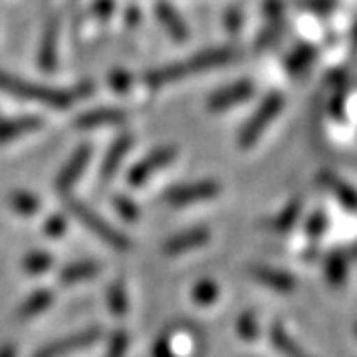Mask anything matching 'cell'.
Returning <instances> with one entry per match:
<instances>
[{"instance_id": "1", "label": "cell", "mask_w": 357, "mask_h": 357, "mask_svg": "<svg viewBox=\"0 0 357 357\" xmlns=\"http://www.w3.org/2000/svg\"><path fill=\"white\" fill-rule=\"evenodd\" d=\"M0 89L10 93L13 98L26 100V102H36L42 105H50L54 109H66L76 102L72 91L58 88H48L40 84H30L22 77L0 72Z\"/></svg>"}, {"instance_id": "2", "label": "cell", "mask_w": 357, "mask_h": 357, "mask_svg": "<svg viewBox=\"0 0 357 357\" xmlns=\"http://www.w3.org/2000/svg\"><path fill=\"white\" fill-rule=\"evenodd\" d=\"M66 208H68V213H70L72 217L77 218L91 234H96V236H98L102 243L107 244V246H112L115 250H121V252L131 248V241H129L128 236H126L123 232H119L117 229H114L109 222H105V220H103L98 213H93L86 203L76 201V199H68V201H66Z\"/></svg>"}, {"instance_id": "3", "label": "cell", "mask_w": 357, "mask_h": 357, "mask_svg": "<svg viewBox=\"0 0 357 357\" xmlns=\"http://www.w3.org/2000/svg\"><path fill=\"white\" fill-rule=\"evenodd\" d=\"M282 109H284V96L278 93V91L268 93L266 98L260 102V105H258V109L252 114V117L244 123L243 131L238 135V147L241 149L255 147L256 141L262 137V133L280 115Z\"/></svg>"}, {"instance_id": "4", "label": "cell", "mask_w": 357, "mask_h": 357, "mask_svg": "<svg viewBox=\"0 0 357 357\" xmlns=\"http://www.w3.org/2000/svg\"><path fill=\"white\" fill-rule=\"evenodd\" d=\"M220 192V185L213 178H204V181H195V183H185V185H177L171 187L169 191L163 195V201L169 206H187L192 203H203V201H211L218 197Z\"/></svg>"}, {"instance_id": "5", "label": "cell", "mask_w": 357, "mask_h": 357, "mask_svg": "<svg viewBox=\"0 0 357 357\" xmlns=\"http://www.w3.org/2000/svg\"><path fill=\"white\" fill-rule=\"evenodd\" d=\"M178 149L175 145H165V147H159L151 153L147 155L145 159H141L137 165H133L129 169L128 173V183L131 187H141L145 185L149 178L153 177L157 171L169 167L175 159H177Z\"/></svg>"}, {"instance_id": "6", "label": "cell", "mask_w": 357, "mask_h": 357, "mask_svg": "<svg viewBox=\"0 0 357 357\" xmlns=\"http://www.w3.org/2000/svg\"><path fill=\"white\" fill-rule=\"evenodd\" d=\"M100 340H102V330L100 328H88V330H82V332L72 333L68 337H60L52 344L44 345L42 349L34 354V357H68L86 349Z\"/></svg>"}, {"instance_id": "7", "label": "cell", "mask_w": 357, "mask_h": 357, "mask_svg": "<svg viewBox=\"0 0 357 357\" xmlns=\"http://www.w3.org/2000/svg\"><path fill=\"white\" fill-rule=\"evenodd\" d=\"M255 84H252L250 79H238V82L230 84L227 88L217 89V91L208 98L206 107H208V112H213V114H220V112H227V109L234 107V105H241V103L248 102V100L255 96Z\"/></svg>"}, {"instance_id": "8", "label": "cell", "mask_w": 357, "mask_h": 357, "mask_svg": "<svg viewBox=\"0 0 357 357\" xmlns=\"http://www.w3.org/2000/svg\"><path fill=\"white\" fill-rule=\"evenodd\" d=\"M60 30H62V20L58 14H54L48 24L44 28V34L40 40L38 50V66L42 72L52 74L58 68V44H60Z\"/></svg>"}, {"instance_id": "9", "label": "cell", "mask_w": 357, "mask_h": 357, "mask_svg": "<svg viewBox=\"0 0 357 357\" xmlns=\"http://www.w3.org/2000/svg\"><path fill=\"white\" fill-rule=\"evenodd\" d=\"M91 153H93V149L88 143L77 147L74 155L70 157V161L60 169V173L56 177V189H58V192H62V195L70 192V189L76 185L77 181L82 178V175H84V171L88 169Z\"/></svg>"}, {"instance_id": "10", "label": "cell", "mask_w": 357, "mask_h": 357, "mask_svg": "<svg viewBox=\"0 0 357 357\" xmlns=\"http://www.w3.org/2000/svg\"><path fill=\"white\" fill-rule=\"evenodd\" d=\"M211 241V230L204 227H195V229L183 230L175 236H171L165 244H163V255L165 256H181L189 250L201 248Z\"/></svg>"}, {"instance_id": "11", "label": "cell", "mask_w": 357, "mask_h": 357, "mask_svg": "<svg viewBox=\"0 0 357 357\" xmlns=\"http://www.w3.org/2000/svg\"><path fill=\"white\" fill-rule=\"evenodd\" d=\"M126 119H128V114L119 107H98V109L77 115L74 119V128L88 131V129L105 128V126H119Z\"/></svg>"}, {"instance_id": "12", "label": "cell", "mask_w": 357, "mask_h": 357, "mask_svg": "<svg viewBox=\"0 0 357 357\" xmlns=\"http://www.w3.org/2000/svg\"><path fill=\"white\" fill-rule=\"evenodd\" d=\"M131 147H133V137H131L129 133L117 137V139L112 143V147L107 149V153H105V157H103L102 161V167H100V181H102L103 185L109 183V181L115 177V173L119 171V167H121L123 159H126L129 151H131Z\"/></svg>"}, {"instance_id": "13", "label": "cell", "mask_w": 357, "mask_h": 357, "mask_svg": "<svg viewBox=\"0 0 357 357\" xmlns=\"http://www.w3.org/2000/svg\"><path fill=\"white\" fill-rule=\"evenodd\" d=\"M42 128H44V119L38 115H24V117H13V119L0 117V145L20 139Z\"/></svg>"}, {"instance_id": "14", "label": "cell", "mask_w": 357, "mask_h": 357, "mask_svg": "<svg viewBox=\"0 0 357 357\" xmlns=\"http://www.w3.org/2000/svg\"><path fill=\"white\" fill-rule=\"evenodd\" d=\"M234 50L232 48H213V50H203L195 54L189 58L185 66L189 74H199V72H206V70H215V68H222V66L230 64L234 60Z\"/></svg>"}, {"instance_id": "15", "label": "cell", "mask_w": 357, "mask_h": 357, "mask_svg": "<svg viewBox=\"0 0 357 357\" xmlns=\"http://www.w3.org/2000/svg\"><path fill=\"white\" fill-rule=\"evenodd\" d=\"M250 276L258 280L260 284H264L266 288L280 294H290L296 288V278L290 272H284L278 268L270 266H252L250 268Z\"/></svg>"}, {"instance_id": "16", "label": "cell", "mask_w": 357, "mask_h": 357, "mask_svg": "<svg viewBox=\"0 0 357 357\" xmlns=\"http://www.w3.org/2000/svg\"><path fill=\"white\" fill-rule=\"evenodd\" d=\"M155 16L165 28V32L175 40V42H187L189 40V28L185 24L183 16L178 14L175 6H171L169 2H159L155 4Z\"/></svg>"}, {"instance_id": "17", "label": "cell", "mask_w": 357, "mask_h": 357, "mask_svg": "<svg viewBox=\"0 0 357 357\" xmlns=\"http://www.w3.org/2000/svg\"><path fill=\"white\" fill-rule=\"evenodd\" d=\"M102 272V264L100 262H93V260H77L72 262L60 272V282L66 286H72L77 282H86L96 278L98 274Z\"/></svg>"}, {"instance_id": "18", "label": "cell", "mask_w": 357, "mask_h": 357, "mask_svg": "<svg viewBox=\"0 0 357 357\" xmlns=\"http://www.w3.org/2000/svg\"><path fill=\"white\" fill-rule=\"evenodd\" d=\"M52 304H54V292L52 290H38V292L30 294L20 304V307L16 310V318L22 319V321L36 318L40 314H44Z\"/></svg>"}, {"instance_id": "19", "label": "cell", "mask_w": 357, "mask_h": 357, "mask_svg": "<svg viewBox=\"0 0 357 357\" xmlns=\"http://www.w3.org/2000/svg\"><path fill=\"white\" fill-rule=\"evenodd\" d=\"M189 76L187 72V66L185 62H178V64L165 66V68H159V70H151L145 74V84L149 88H165L169 84H175L178 79Z\"/></svg>"}, {"instance_id": "20", "label": "cell", "mask_w": 357, "mask_h": 357, "mask_svg": "<svg viewBox=\"0 0 357 357\" xmlns=\"http://www.w3.org/2000/svg\"><path fill=\"white\" fill-rule=\"evenodd\" d=\"M321 181H324V185H326V187L335 195V199L344 204L345 208L357 211V192L354 191L345 181L337 178L335 175H332V173H324Z\"/></svg>"}, {"instance_id": "21", "label": "cell", "mask_w": 357, "mask_h": 357, "mask_svg": "<svg viewBox=\"0 0 357 357\" xmlns=\"http://www.w3.org/2000/svg\"><path fill=\"white\" fill-rule=\"evenodd\" d=\"M8 206L16 215L22 217H34L40 213V199L34 192L13 191L8 195Z\"/></svg>"}, {"instance_id": "22", "label": "cell", "mask_w": 357, "mask_h": 357, "mask_svg": "<svg viewBox=\"0 0 357 357\" xmlns=\"http://www.w3.org/2000/svg\"><path fill=\"white\" fill-rule=\"evenodd\" d=\"M107 307L115 316H126L129 312V294L128 286L121 278H117L107 288Z\"/></svg>"}, {"instance_id": "23", "label": "cell", "mask_w": 357, "mask_h": 357, "mask_svg": "<svg viewBox=\"0 0 357 357\" xmlns=\"http://www.w3.org/2000/svg\"><path fill=\"white\" fill-rule=\"evenodd\" d=\"M52 266H54V256L50 252H44V250L28 252L22 260V268L28 276H40V274L48 272Z\"/></svg>"}, {"instance_id": "24", "label": "cell", "mask_w": 357, "mask_h": 357, "mask_svg": "<svg viewBox=\"0 0 357 357\" xmlns=\"http://www.w3.org/2000/svg\"><path fill=\"white\" fill-rule=\"evenodd\" d=\"M218 294H220V288L215 280L211 278H204V280H199L192 288V300L195 304L199 306H213L217 302Z\"/></svg>"}, {"instance_id": "25", "label": "cell", "mask_w": 357, "mask_h": 357, "mask_svg": "<svg viewBox=\"0 0 357 357\" xmlns=\"http://www.w3.org/2000/svg\"><path fill=\"white\" fill-rule=\"evenodd\" d=\"M300 211H302V203L300 201H292L290 204H286L276 217L272 218V229L278 230V232H286L294 227V222L300 217Z\"/></svg>"}, {"instance_id": "26", "label": "cell", "mask_w": 357, "mask_h": 357, "mask_svg": "<svg viewBox=\"0 0 357 357\" xmlns=\"http://www.w3.org/2000/svg\"><path fill=\"white\" fill-rule=\"evenodd\" d=\"M312 60H314V50L310 46H298L288 56V68H290V72H294V74H300V72H304V70L310 68Z\"/></svg>"}, {"instance_id": "27", "label": "cell", "mask_w": 357, "mask_h": 357, "mask_svg": "<svg viewBox=\"0 0 357 357\" xmlns=\"http://www.w3.org/2000/svg\"><path fill=\"white\" fill-rule=\"evenodd\" d=\"M114 206L115 211L119 213V217L123 218V220H128V222H135L139 218V208L129 197H123V195L114 197Z\"/></svg>"}, {"instance_id": "28", "label": "cell", "mask_w": 357, "mask_h": 357, "mask_svg": "<svg viewBox=\"0 0 357 357\" xmlns=\"http://www.w3.org/2000/svg\"><path fill=\"white\" fill-rule=\"evenodd\" d=\"M91 13H93V18H96L100 24L105 26L112 18H114L115 0H96L93 6H91Z\"/></svg>"}, {"instance_id": "29", "label": "cell", "mask_w": 357, "mask_h": 357, "mask_svg": "<svg viewBox=\"0 0 357 357\" xmlns=\"http://www.w3.org/2000/svg\"><path fill=\"white\" fill-rule=\"evenodd\" d=\"M129 349V335L126 332H115L109 340V347H107V356L105 357H126Z\"/></svg>"}, {"instance_id": "30", "label": "cell", "mask_w": 357, "mask_h": 357, "mask_svg": "<svg viewBox=\"0 0 357 357\" xmlns=\"http://www.w3.org/2000/svg\"><path fill=\"white\" fill-rule=\"evenodd\" d=\"M107 84H109V88L117 91V93H126L131 89L133 86V76L126 72V70H115L109 74V79H107Z\"/></svg>"}, {"instance_id": "31", "label": "cell", "mask_w": 357, "mask_h": 357, "mask_svg": "<svg viewBox=\"0 0 357 357\" xmlns=\"http://www.w3.org/2000/svg\"><path fill=\"white\" fill-rule=\"evenodd\" d=\"M236 332L244 340H256V335H258L256 316H252V314H243L238 318V321H236Z\"/></svg>"}, {"instance_id": "32", "label": "cell", "mask_w": 357, "mask_h": 357, "mask_svg": "<svg viewBox=\"0 0 357 357\" xmlns=\"http://www.w3.org/2000/svg\"><path fill=\"white\" fill-rule=\"evenodd\" d=\"M326 274H328V278H330V282H333V284H340V282L344 280V276H345L344 256H340V255L330 256V260H328V264H326Z\"/></svg>"}, {"instance_id": "33", "label": "cell", "mask_w": 357, "mask_h": 357, "mask_svg": "<svg viewBox=\"0 0 357 357\" xmlns=\"http://www.w3.org/2000/svg\"><path fill=\"white\" fill-rule=\"evenodd\" d=\"M66 230H68V222L62 215H52L44 225V234L50 238H60L62 234H66Z\"/></svg>"}, {"instance_id": "34", "label": "cell", "mask_w": 357, "mask_h": 357, "mask_svg": "<svg viewBox=\"0 0 357 357\" xmlns=\"http://www.w3.org/2000/svg\"><path fill=\"white\" fill-rule=\"evenodd\" d=\"M324 229H326V215L319 211V213H316L314 217L310 218V222H307V234L312 236V241H316V236L319 238V234L324 232Z\"/></svg>"}, {"instance_id": "35", "label": "cell", "mask_w": 357, "mask_h": 357, "mask_svg": "<svg viewBox=\"0 0 357 357\" xmlns=\"http://www.w3.org/2000/svg\"><path fill=\"white\" fill-rule=\"evenodd\" d=\"M141 24V10L133 4V6H129L128 10H126V26L131 28V30H135L137 26Z\"/></svg>"}, {"instance_id": "36", "label": "cell", "mask_w": 357, "mask_h": 357, "mask_svg": "<svg viewBox=\"0 0 357 357\" xmlns=\"http://www.w3.org/2000/svg\"><path fill=\"white\" fill-rule=\"evenodd\" d=\"M241 24H243V16L238 10H230L229 18H227V28H229L230 32H236V30H241Z\"/></svg>"}, {"instance_id": "37", "label": "cell", "mask_w": 357, "mask_h": 357, "mask_svg": "<svg viewBox=\"0 0 357 357\" xmlns=\"http://www.w3.org/2000/svg\"><path fill=\"white\" fill-rule=\"evenodd\" d=\"M72 93H74V98H88L91 96V91H93V84H89V82H82V84H77L76 88L70 89Z\"/></svg>"}, {"instance_id": "38", "label": "cell", "mask_w": 357, "mask_h": 357, "mask_svg": "<svg viewBox=\"0 0 357 357\" xmlns=\"http://www.w3.org/2000/svg\"><path fill=\"white\" fill-rule=\"evenodd\" d=\"M0 357H18V349L13 344L0 345Z\"/></svg>"}]
</instances>
